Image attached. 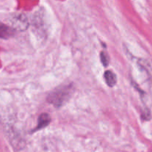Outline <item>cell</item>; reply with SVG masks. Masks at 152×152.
<instances>
[{
	"label": "cell",
	"mask_w": 152,
	"mask_h": 152,
	"mask_svg": "<svg viewBox=\"0 0 152 152\" xmlns=\"http://www.w3.org/2000/svg\"><path fill=\"white\" fill-rule=\"evenodd\" d=\"M72 93V84H69L53 90L47 96L46 101L55 107H61L68 102L71 97Z\"/></svg>",
	"instance_id": "obj_1"
},
{
	"label": "cell",
	"mask_w": 152,
	"mask_h": 152,
	"mask_svg": "<svg viewBox=\"0 0 152 152\" xmlns=\"http://www.w3.org/2000/svg\"><path fill=\"white\" fill-rule=\"evenodd\" d=\"M10 26L15 31H23L26 30L29 26L28 20L24 14H16L10 18Z\"/></svg>",
	"instance_id": "obj_2"
},
{
	"label": "cell",
	"mask_w": 152,
	"mask_h": 152,
	"mask_svg": "<svg viewBox=\"0 0 152 152\" xmlns=\"http://www.w3.org/2000/svg\"><path fill=\"white\" fill-rule=\"evenodd\" d=\"M51 117L48 113H43L40 114V116L38 118L37 121V125L36 128L32 131V132H35V131H40V130L43 129L46 127H47L51 122Z\"/></svg>",
	"instance_id": "obj_3"
},
{
	"label": "cell",
	"mask_w": 152,
	"mask_h": 152,
	"mask_svg": "<svg viewBox=\"0 0 152 152\" xmlns=\"http://www.w3.org/2000/svg\"><path fill=\"white\" fill-rule=\"evenodd\" d=\"M15 31H16L10 26L0 23V38L9 39L14 36Z\"/></svg>",
	"instance_id": "obj_4"
},
{
	"label": "cell",
	"mask_w": 152,
	"mask_h": 152,
	"mask_svg": "<svg viewBox=\"0 0 152 152\" xmlns=\"http://www.w3.org/2000/svg\"><path fill=\"white\" fill-rule=\"evenodd\" d=\"M104 77L105 82L107 84L108 87H113L116 85V82H117V78H116V75L114 74L112 71L107 70V71L105 72Z\"/></svg>",
	"instance_id": "obj_5"
},
{
	"label": "cell",
	"mask_w": 152,
	"mask_h": 152,
	"mask_svg": "<svg viewBox=\"0 0 152 152\" xmlns=\"http://www.w3.org/2000/svg\"><path fill=\"white\" fill-rule=\"evenodd\" d=\"M140 66L144 70H145V72H147V74L148 75L149 77L152 78V66L147 61L145 60L141 59L139 62Z\"/></svg>",
	"instance_id": "obj_6"
},
{
	"label": "cell",
	"mask_w": 152,
	"mask_h": 152,
	"mask_svg": "<svg viewBox=\"0 0 152 152\" xmlns=\"http://www.w3.org/2000/svg\"><path fill=\"white\" fill-rule=\"evenodd\" d=\"M100 58H101V62L103 64L104 66H107L109 64V56L107 54L104 52H102L100 54Z\"/></svg>",
	"instance_id": "obj_7"
},
{
	"label": "cell",
	"mask_w": 152,
	"mask_h": 152,
	"mask_svg": "<svg viewBox=\"0 0 152 152\" xmlns=\"http://www.w3.org/2000/svg\"><path fill=\"white\" fill-rule=\"evenodd\" d=\"M151 113L148 109H145L142 113V118L145 120H149L151 119Z\"/></svg>",
	"instance_id": "obj_8"
}]
</instances>
